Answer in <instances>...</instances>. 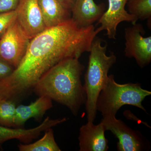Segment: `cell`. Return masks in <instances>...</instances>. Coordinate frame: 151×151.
I'll list each match as a JSON object with an SVG mask.
<instances>
[{
	"mask_svg": "<svg viewBox=\"0 0 151 151\" xmlns=\"http://www.w3.org/2000/svg\"><path fill=\"white\" fill-rule=\"evenodd\" d=\"M101 31L93 25L79 27L71 18L47 28L31 39L24 56L12 73L0 79V97L17 103L21 101L54 65L89 52L93 40Z\"/></svg>",
	"mask_w": 151,
	"mask_h": 151,
	"instance_id": "6da1fadb",
	"label": "cell"
},
{
	"mask_svg": "<svg viewBox=\"0 0 151 151\" xmlns=\"http://www.w3.org/2000/svg\"><path fill=\"white\" fill-rule=\"evenodd\" d=\"M79 58L63 60L48 70L40 79L33 92L46 96L67 107L74 116L86 102V93L81 77L84 69Z\"/></svg>",
	"mask_w": 151,
	"mask_h": 151,
	"instance_id": "7a4b0ae2",
	"label": "cell"
},
{
	"mask_svg": "<svg viewBox=\"0 0 151 151\" xmlns=\"http://www.w3.org/2000/svg\"><path fill=\"white\" fill-rule=\"evenodd\" d=\"M102 40L97 37L93 40L84 75L85 108L89 123H93L96 118L97 98L108 78L109 70L116 63L117 58L113 52L109 55L106 54L108 45L107 44L102 45Z\"/></svg>",
	"mask_w": 151,
	"mask_h": 151,
	"instance_id": "3957f363",
	"label": "cell"
},
{
	"mask_svg": "<svg viewBox=\"0 0 151 151\" xmlns=\"http://www.w3.org/2000/svg\"><path fill=\"white\" fill-rule=\"evenodd\" d=\"M151 94V92L143 89L139 83L119 84L115 81L114 76L110 75L97 98L96 108L103 117L116 116L119 109L125 105L135 106L146 112L142 103Z\"/></svg>",
	"mask_w": 151,
	"mask_h": 151,
	"instance_id": "277c9868",
	"label": "cell"
},
{
	"mask_svg": "<svg viewBox=\"0 0 151 151\" xmlns=\"http://www.w3.org/2000/svg\"><path fill=\"white\" fill-rule=\"evenodd\" d=\"M30 40L16 20L0 39V58L15 69L24 56Z\"/></svg>",
	"mask_w": 151,
	"mask_h": 151,
	"instance_id": "5b68a950",
	"label": "cell"
},
{
	"mask_svg": "<svg viewBox=\"0 0 151 151\" xmlns=\"http://www.w3.org/2000/svg\"><path fill=\"white\" fill-rule=\"evenodd\" d=\"M132 25L125 30V55L134 58L138 65L143 68L151 62V36L144 37L145 31L142 24Z\"/></svg>",
	"mask_w": 151,
	"mask_h": 151,
	"instance_id": "8992f818",
	"label": "cell"
},
{
	"mask_svg": "<svg viewBox=\"0 0 151 151\" xmlns=\"http://www.w3.org/2000/svg\"><path fill=\"white\" fill-rule=\"evenodd\" d=\"M101 121L105 131H110L119 139L117 149L119 151H140L145 149L142 136L137 131L127 126L116 116H107Z\"/></svg>",
	"mask_w": 151,
	"mask_h": 151,
	"instance_id": "52a82bcc",
	"label": "cell"
},
{
	"mask_svg": "<svg viewBox=\"0 0 151 151\" xmlns=\"http://www.w3.org/2000/svg\"><path fill=\"white\" fill-rule=\"evenodd\" d=\"M16 11L17 20L30 39L47 28L38 0H20Z\"/></svg>",
	"mask_w": 151,
	"mask_h": 151,
	"instance_id": "ba28073f",
	"label": "cell"
},
{
	"mask_svg": "<svg viewBox=\"0 0 151 151\" xmlns=\"http://www.w3.org/2000/svg\"><path fill=\"white\" fill-rule=\"evenodd\" d=\"M128 0H108V7L98 21L97 24L102 31L106 30V35L111 39L116 40L117 27L123 22L135 24L138 20L135 16L125 9Z\"/></svg>",
	"mask_w": 151,
	"mask_h": 151,
	"instance_id": "9c48e42d",
	"label": "cell"
},
{
	"mask_svg": "<svg viewBox=\"0 0 151 151\" xmlns=\"http://www.w3.org/2000/svg\"><path fill=\"white\" fill-rule=\"evenodd\" d=\"M67 119L66 118L52 119L47 117L40 125L30 129L12 128L0 125V144L12 139L18 140L22 143L28 144L37 139L42 132L64 123Z\"/></svg>",
	"mask_w": 151,
	"mask_h": 151,
	"instance_id": "30bf717a",
	"label": "cell"
},
{
	"mask_svg": "<svg viewBox=\"0 0 151 151\" xmlns=\"http://www.w3.org/2000/svg\"><path fill=\"white\" fill-rule=\"evenodd\" d=\"M105 129L103 124L98 125L87 122L81 126L78 137L79 151H107L108 140L105 136Z\"/></svg>",
	"mask_w": 151,
	"mask_h": 151,
	"instance_id": "8fae6325",
	"label": "cell"
},
{
	"mask_svg": "<svg viewBox=\"0 0 151 151\" xmlns=\"http://www.w3.org/2000/svg\"><path fill=\"white\" fill-rule=\"evenodd\" d=\"M105 11L104 3L98 4L94 0H76L71 18L79 27H87L98 21Z\"/></svg>",
	"mask_w": 151,
	"mask_h": 151,
	"instance_id": "7c38bea8",
	"label": "cell"
},
{
	"mask_svg": "<svg viewBox=\"0 0 151 151\" xmlns=\"http://www.w3.org/2000/svg\"><path fill=\"white\" fill-rule=\"evenodd\" d=\"M52 107V100L44 96H40L29 105H17L14 118V128H22L31 119L40 121L47 111Z\"/></svg>",
	"mask_w": 151,
	"mask_h": 151,
	"instance_id": "4fadbf2b",
	"label": "cell"
},
{
	"mask_svg": "<svg viewBox=\"0 0 151 151\" xmlns=\"http://www.w3.org/2000/svg\"><path fill=\"white\" fill-rule=\"evenodd\" d=\"M38 3L47 28L71 18V12L64 7L58 0H38Z\"/></svg>",
	"mask_w": 151,
	"mask_h": 151,
	"instance_id": "5bb4252c",
	"label": "cell"
},
{
	"mask_svg": "<svg viewBox=\"0 0 151 151\" xmlns=\"http://www.w3.org/2000/svg\"><path fill=\"white\" fill-rule=\"evenodd\" d=\"M20 151H60L61 150L55 139L52 128L45 131L40 139L33 143L20 144L18 145Z\"/></svg>",
	"mask_w": 151,
	"mask_h": 151,
	"instance_id": "9a60e30c",
	"label": "cell"
},
{
	"mask_svg": "<svg viewBox=\"0 0 151 151\" xmlns=\"http://www.w3.org/2000/svg\"><path fill=\"white\" fill-rule=\"evenodd\" d=\"M127 4L129 13L138 19H147L150 24L151 19V0H128Z\"/></svg>",
	"mask_w": 151,
	"mask_h": 151,
	"instance_id": "2e32d148",
	"label": "cell"
},
{
	"mask_svg": "<svg viewBox=\"0 0 151 151\" xmlns=\"http://www.w3.org/2000/svg\"><path fill=\"white\" fill-rule=\"evenodd\" d=\"M17 103L13 100L0 97V125L14 127V118Z\"/></svg>",
	"mask_w": 151,
	"mask_h": 151,
	"instance_id": "e0dca14e",
	"label": "cell"
},
{
	"mask_svg": "<svg viewBox=\"0 0 151 151\" xmlns=\"http://www.w3.org/2000/svg\"><path fill=\"white\" fill-rule=\"evenodd\" d=\"M16 11L0 13V39L17 19Z\"/></svg>",
	"mask_w": 151,
	"mask_h": 151,
	"instance_id": "ac0fdd59",
	"label": "cell"
},
{
	"mask_svg": "<svg viewBox=\"0 0 151 151\" xmlns=\"http://www.w3.org/2000/svg\"><path fill=\"white\" fill-rule=\"evenodd\" d=\"M20 0H0V13L17 9Z\"/></svg>",
	"mask_w": 151,
	"mask_h": 151,
	"instance_id": "d6986e66",
	"label": "cell"
},
{
	"mask_svg": "<svg viewBox=\"0 0 151 151\" xmlns=\"http://www.w3.org/2000/svg\"><path fill=\"white\" fill-rule=\"evenodd\" d=\"M14 69L12 65L0 58V79L8 77Z\"/></svg>",
	"mask_w": 151,
	"mask_h": 151,
	"instance_id": "ffe728a7",
	"label": "cell"
},
{
	"mask_svg": "<svg viewBox=\"0 0 151 151\" xmlns=\"http://www.w3.org/2000/svg\"><path fill=\"white\" fill-rule=\"evenodd\" d=\"M64 7L71 12L76 0H58Z\"/></svg>",
	"mask_w": 151,
	"mask_h": 151,
	"instance_id": "44dd1931",
	"label": "cell"
}]
</instances>
